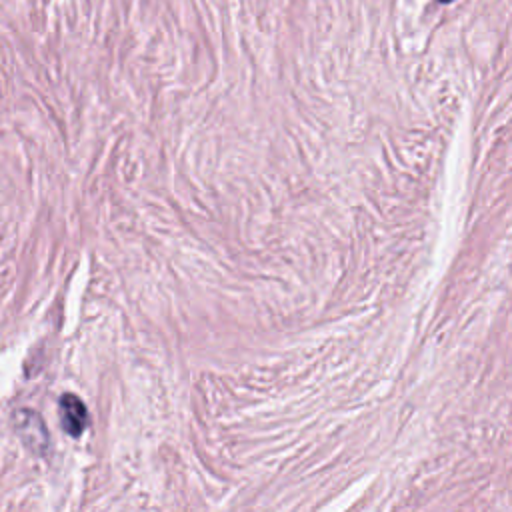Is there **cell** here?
Here are the masks:
<instances>
[{
    "label": "cell",
    "instance_id": "obj_2",
    "mask_svg": "<svg viewBox=\"0 0 512 512\" xmlns=\"http://www.w3.org/2000/svg\"><path fill=\"white\" fill-rule=\"evenodd\" d=\"M18 430H20L24 442L34 446L36 450L44 448L46 442H48V434H46L44 422L36 414H32V412H20L18 414Z\"/></svg>",
    "mask_w": 512,
    "mask_h": 512
},
{
    "label": "cell",
    "instance_id": "obj_1",
    "mask_svg": "<svg viewBox=\"0 0 512 512\" xmlns=\"http://www.w3.org/2000/svg\"><path fill=\"white\" fill-rule=\"evenodd\" d=\"M60 424L66 434L80 436L88 426V410L84 402L74 394H64L60 398Z\"/></svg>",
    "mask_w": 512,
    "mask_h": 512
},
{
    "label": "cell",
    "instance_id": "obj_3",
    "mask_svg": "<svg viewBox=\"0 0 512 512\" xmlns=\"http://www.w3.org/2000/svg\"><path fill=\"white\" fill-rule=\"evenodd\" d=\"M440 2H452V0H440Z\"/></svg>",
    "mask_w": 512,
    "mask_h": 512
}]
</instances>
